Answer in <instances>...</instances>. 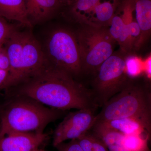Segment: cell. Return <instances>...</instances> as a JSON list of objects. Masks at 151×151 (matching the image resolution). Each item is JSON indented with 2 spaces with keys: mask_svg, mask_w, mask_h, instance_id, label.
<instances>
[{
  "mask_svg": "<svg viewBox=\"0 0 151 151\" xmlns=\"http://www.w3.org/2000/svg\"><path fill=\"white\" fill-rule=\"evenodd\" d=\"M16 87V96L29 97L61 111L96 110L99 108L89 88L67 72L50 65Z\"/></svg>",
  "mask_w": 151,
  "mask_h": 151,
  "instance_id": "obj_1",
  "label": "cell"
},
{
  "mask_svg": "<svg viewBox=\"0 0 151 151\" xmlns=\"http://www.w3.org/2000/svg\"><path fill=\"white\" fill-rule=\"evenodd\" d=\"M65 111L48 108L29 97L17 96L0 116V138L16 133H41Z\"/></svg>",
  "mask_w": 151,
  "mask_h": 151,
  "instance_id": "obj_2",
  "label": "cell"
},
{
  "mask_svg": "<svg viewBox=\"0 0 151 151\" xmlns=\"http://www.w3.org/2000/svg\"><path fill=\"white\" fill-rule=\"evenodd\" d=\"M137 78H132L123 90L101 107L100 113L96 114L95 122L133 118L142 121L151 129L150 81L146 79L139 82Z\"/></svg>",
  "mask_w": 151,
  "mask_h": 151,
  "instance_id": "obj_3",
  "label": "cell"
},
{
  "mask_svg": "<svg viewBox=\"0 0 151 151\" xmlns=\"http://www.w3.org/2000/svg\"><path fill=\"white\" fill-rule=\"evenodd\" d=\"M81 59V73L95 76L99 68L113 53L116 41L109 30L84 24L76 34Z\"/></svg>",
  "mask_w": 151,
  "mask_h": 151,
  "instance_id": "obj_4",
  "label": "cell"
},
{
  "mask_svg": "<svg viewBox=\"0 0 151 151\" xmlns=\"http://www.w3.org/2000/svg\"><path fill=\"white\" fill-rule=\"evenodd\" d=\"M45 54L50 65L76 79L82 75L81 59L75 34L63 28L52 31L45 43Z\"/></svg>",
  "mask_w": 151,
  "mask_h": 151,
  "instance_id": "obj_5",
  "label": "cell"
},
{
  "mask_svg": "<svg viewBox=\"0 0 151 151\" xmlns=\"http://www.w3.org/2000/svg\"><path fill=\"white\" fill-rule=\"evenodd\" d=\"M124 55L113 53L102 63L92 80L89 89L99 107L121 92L132 79L127 73Z\"/></svg>",
  "mask_w": 151,
  "mask_h": 151,
  "instance_id": "obj_6",
  "label": "cell"
},
{
  "mask_svg": "<svg viewBox=\"0 0 151 151\" xmlns=\"http://www.w3.org/2000/svg\"><path fill=\"white\" fill-rule=\"evenodd\" d=\"M96 111L83 109L68 113L55 130L53 146L68 140L76 139L90 131L96 121Z\"/></svg>",
  "mask_w": 151,
  "mask_h": 151,
  "instance_id": "obj_7",
  "label": "cell"
},
{
  "mask_svg": "<svg viewBox=\"0 0 151 151\" xmlns=\"http://www.w3.org/2000/svg\"><path fill=\"white\" fill-rule=\"evenodd\" d=\"M22 56L21 84L37 75L50 65L40 44L30 32L23 31Z\"/></svg>",
  "mask_w": 151,
  "mask_h": 151,
  "instance_id": "obj_8",
  "label": "cell"
},
{
  "mask_svg": "<svg viewBox=\"0 0 151 151\" xmlns=\"http://www.w3.org/2000/svg\"><path fill=\"white\" fill-rule=\"evenodd\" d=\"M23 31L17 29L12 33L4 44L10 65L9 88L22 83Z\"/></svg>",
  "mask_w": 151,
  "mask_h": 151,
  "instance_id": "obj_9",
  "label": "cell"
},
{
  "mask_svg": "<svg viewBox=\"0 0 151 151\" xmlns=\"http://www.w3.org/2000/svg\"><path fill=\"white\" fill-rule=\"evenodd\" d=\"M48 138L44 133H16L0 138V151H36Z\"/></svg>",
  "mask_w": 151,
  "mask_h": 151,
  "instance_id": "obj_10",
  "label": "cell"
},
{
  "mask_svg": "<svg viewBox=\"0 0 151 151\" xmlns=\"http://www.w3.org/2000/svg\"><path fill=\"white\" fill-rule=\"evenodd\" d=\"M28 17L32 25L54 17L63 8L59 0H25Z\"/></svg>",
  "mask_w": 151,
  "mask_h": 151,
  "instance_id": "obj_11",
  "label": "cell"
},
{
  "mask_svg": "<svg viewBox=\"0 0 151 151\" xmlns=\"http://www.w3.org/2000/svg\"><path fill=\"white\" fill-rule=\"evenodd\" d=\"M136 22L139 28V36L134 49L139 50L147 42L151 31V0H135Z\"/></svg>",
  "mask_w": 151,
  "mask_h": 151,
  "instance_id": "obj_12",
  "label": "cell"
},
{
  "mask_svg": "<svg viewBox=\"0 0 151 151\" xmlns=\"http://www.w3.org/2000/svg\"><path fill=\"white\" fill-rule=\"evenodd\" d=\"M0 16L26 27H33L28 17L25 0H0Z\"/></svg>",
  "mask_w": 151,
  "mask_h": 151,
  "instance_id": "obj_13",
  "label": "cell"
},
{
  "mask_svg": "<svg viewBox=\"0 0 151 151\" xmlns=\"http://www.w3.org/2000/svg\"><path fill=\"white\" fill-rule=\"evenodd\" d=\"M105 127L123 133L124 134H147L151 136V129L138 119L123 118L106 122H95Z\"/></svg>",
  "mask_w": 151,
  "mask_h": 151,
  "instance_id": "obj_14",
  "label": "cell"
},
{
  "mask_svg": "<svg viewBox=\"0 0 151 151\" xmlns=\"http://www.w3.org/2000/svg\"><path fill=\"white\" fill-rule=\"evenodd\" d=\"M117 1L113 2L110 1H106L100 2L97 5L91 13L90 18L87 24L99 27H105L110 26L111 20L116 14Z\"/></svg>",
  "mask_w": 151,
  "mask_h": 151,
  "instance_id": "obj_15",
  "label": "cell"
},
{
  "mask_svg": "<svg viewBox=\"0 0 151 151\" xmlns=\"http://www.w3.org/2000/svg\"><path fill=\"white\" fill-rule=\"evenodd\" d=\"M76 140L84 151H109L103 141L90 131Z\"/></svg>",
  "mask_w": 151,
  "mask_h": 151,
  "instance_id": "obj_16",
  "label": "cell"
},
{
  "mask_svg": "<svg viewBox=\"0 0 151 151\" xmlns=\"http://www.w3.org/2000/svg\"><path fill=\"white\" fill-rule=\"evenodd\" d=\"M125 62L126 70L130 78H139L143 74V62L137 57H126Z\"/></svg>",
  "mask_w": 151,
  "mask_h": 151,
  "instance_id": "obj_17",
  "label": "cell"
},
{
  "mask_svg": "<svg viewBox=\"0 0 151 151\" xmlns=\"http://www.w3.org/2000/svg\"><path fill=\"white\" fill-rule=\"evenodd\" d=\"M110 26L111 27L108 29L109 33L113 39L117 42L124 26V22L121 16L115 14L111 20Z\"/></svg>",
  "mask_w": 151,
  "mask_h": 151,
  "instance_id": "obj_18",
  "label": "cell"
},
{
  "mask_svg": "<svg viewBox=\"0 0 151 151\" xmlns=\"http://www.w3.org/2000/svg\"><path fill=\"white\" fill-rule=\"evenodd\" d=\"M16 29L15 26L0 16V46L4 45L9 37Z\"/></svg>",
  "mask_w": 151,
  "mask_h": 151,
  "instance_id": "obj_19",
  "label": "cell"
},
{
  "mask_svg": "<svg viewBox=\"0 0 151 151\" xmlns=\"http://www.w3.org/2000/svg\"><path fill=\"white\" fill-rule=\"evenodd\" d=\"M58 151H84L76 139L70 140V142H63L55 146Z\"/></svg>",
  "mask_w": 151,
  "mask_h": 151,
  "instance_id": "obj_20",
  "label": "cell"
},
{
  "mask_svg": "<svg viewBox=\"0 0 151 151\" xmlns=\"http://www.w3.org/2000/svg\"><path fill=\"white\" fill-rule=\"evenodd\" d=\"M0 69L10 71L9 63L4 45L0 46Z\"/></svg>",
  "mask_w": 151,
  "mask_h": 151,
  "instance_id": "obj_21",
  "label": "cell"
},
{
  "mask_svg": "<svg viewBox=\"0 0 151 151\" xmlns=\"http://www.w3.org/2000/svg\"><path fill=\"white\" fill-rule=\"evenodd\" d=\"M9 82V71L0 69V89H8Z\"/></svg>",
  "mask_w": 151,
  "mask_h": 151,
  "instance_id": "obj_22",
  "label": "cell"
},
{
  "mask_svg": "<svg viewBox=\"0 0 151 151\" xmlns=\"http://www.w3.org/2000/svg\"><path fill=\"white\" fill-rule=\"evenodd\" d=\"M151 55L143 62V74L145 75L146 79L150 81L151 80Z\"/></svg>",
  "mask_w": 151,
  "mask_h": 151,
  "instance_id": "obj_23",
  "label": "cell"
},
{
  "mask_svg": "<svg viewBox=\"0 0 151 151\" xmlns=\"http://www.w3.org/2000/svg\"><path fill=\"white\" fill-rule=\"evenodd\" d=\"M75 1L76 0H59L60 3L61 4L63 7L69 5Z\"/></svg>",
  "mask_w": 151,
  "mask_h": 151,
  "instance_id": "obj_24",
  "label": "cell"
},
{
  "mask_svg": "<svg viewBox=\"0 0 151 151\" xmlns=\"http://www.w3.org/2000/svg\"><path fill=\"white\" fill-rule=\"evenodd\" d=\"M36 151H47L45 150H43V149L40 148V149H38V150H37Z\"/></svg>",
  "mask_w": 151,
  "mask_h": 151,
  "instance_id": "obj_25",
  "label": "cell"
},
{
  "mask_svg": "<svg viewBox=\"0 0 151 151\" xmlns=\"http://www.w3.org/2000/svg\"><path fill=\"white\" fill-rule=\"evenodd\" d=\"M1 108H0V116H1Z\"/></svg>",
  "mask_w": 151,
  "mask_h": 151,
  "instance_id": "obj_26",
  "label": "cell"
}]
</instances>
